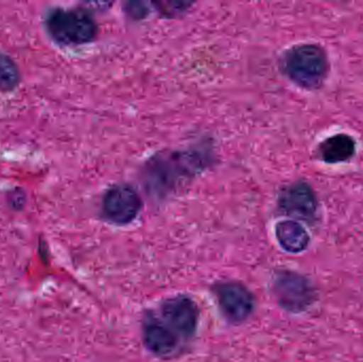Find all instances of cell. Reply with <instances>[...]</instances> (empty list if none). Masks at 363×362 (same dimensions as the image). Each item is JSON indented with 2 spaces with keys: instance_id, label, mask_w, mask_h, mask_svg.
<instances>
[{
  "instance_id": "cell-1",
  "label": "cell",
  "mask_w": 363,
  "mask_h": 362,
  "mask_svg": "<svg viewBox=\"0 0 363 362\" xmlns=\"http://www.w3.org/2000/svg\"><path fill=\"white\" fill-rule=\"evenodd\" d=\"M45 26L52 40L65 46L86 44L97 33L95 21L84 9H55L45 18Z\"/></svg>"
},
{
  "instance_id": "cell-2",
  "label": "cell",
  "mask_w": 363,
  "mask_h": 362,
  "mask_svg": "<svg viewBox=\"0 0 363 362\" xmlns=\"http://www.w3.org/2000/svg\"><path fill=\"white\" fill-rule=\"evenodd\" d=\"M283 67L296 84L305 89H317L328 74V59L324 51L315 45H300L286 52Z\"/></svg>"
},
{
  "instance_id": "cell-3",
  "label": "cell",
  "mask_w": 363,
  "mask_h": 362,
  "mask_svg": "<svg viewBox=\"0 0 363 362\" xmlns=\"http://www.w3.org/2000/svg\"><path fill=\"white\" fill-rule=\"evenodd\" d=\"M102 210L108 220L116 225H127L140 213V199L132 187L115 185L106 191Z\"/></svg>"
},
{
  "instance_id": "cell-4",
  "label": "cell",
  "mask_w": 363,
  "mask_h": 362,
  "mask_svg": "<svg viewBox=\"0 0 363 362\" xmlns=\"http://www.w3.org/2000/svg\"><path fill=\"white\" fill-rule=\"evenodd\" d=\"M163 316L168 327L176 334L189 337L198 324V308L186 297L168 300L163 306Z\"/></svg>"
},
{
  "instance_id": "cell-5",
  "label": "cell",
  "mask_w": 363,
  "mask_h": 362,
  "mask_svg": "<svg viewBox=\"0 0 363 362\" xmlns=\"http://www.w3.org/2000/svg\"><path fill=\"white\" fill-rule=\"evenodd\" d=\"M275 291L279 302L290 310H302L313 301V289L305 278L286 273L275 283Z\"/></svg>"
},
{
  "instance_id": "cell-6",
  "label": "cell",
  "mask_w": 363,
  "mask_h": 362,
  "mask_svg": "<svg viewBox=\"0 0 363 362\" xmlns=\"http://www.w3.org/2000/svg\"><path fill=\"white\" fill-rule=\"evenodd\" d=\"M217 297L222 310L230 320H245L253 310V298L242 285L234 283L221 285L217 288Z\"/></svg>"
},
{
  "instance_id": "cell-7",
  "label": "cell",
  "mask_w": 363,
  "mask_h": 362,
  "mask_svg": "<svg viewBox=\"0 0 363 362\" xmlns=\"http://www.w3.org/2000/svg\"><path fill=\"white\" fill-rule=\"evenodd\" d=\"M281 210L296 218L311 220L317 212V201L308 185L296 183L288 187L279 198Z\"/></svg>"
},
{
  "instance_id": "cell-8",
  "label": "cell",
  "mask_w": 363,
  "mask_h": 362,
  "mask_svg": "<svg viewBox=\"0 0 363 362\" xmlns=\"http://www.w3.org/2000/svg\"><path fill=\"white\" fill-rule=\"evenodd\" d=\"M144 339L151 352L157 355L172 354L178 346L177 334L157 318H148L144 324Z\"/></svg>"
},
{
  "instance_id": "cell-9",
  "label": "cell",
  "mask_w": 363,
  "mask_h": 362,
  "mask_svg": "<svg viewBox=\"0 0 363 362\" xmlns=\"http://www.w3.org/2000/svg\"><path fill=\"white\" fill-rule=\"evenodd\" d=\"M356 144L351 136L345 134L332 136L319 147L321 159L326 163L336 164L349 161L355 154Z\"/></svg>"
},
{
  "instance_id": "cell-10",
  "label": "cell",
  "mask_w": 363,
  "mask_h": 362,
  "mask_svg": "<svg viewBox=\"0 0 363 362\" xmlns=\"http://www.w3.org/2000/svg\"><path fill=\"white\" fill-rule=\"evenodd\" d=\"M275 233L281 248L288 252H302L308 246V234L296 221H281L277 225Z\"/></svg>"
},
{
  "instance_id": "cell-11",
  "label": "cell",
  "mask_w": 363,
  "mask_h": 362,
  "mask_svg": "<svg viewBox=\"0 0 363 362\" xmlns=\"http://www.w3.org/2000/svg\"><path fill=\"white\" fill-rule=\"evenodd\" d=\"M21 74L15 62L0 52V91H11L19 84Z\"/></svg>"
}]
</instances>
